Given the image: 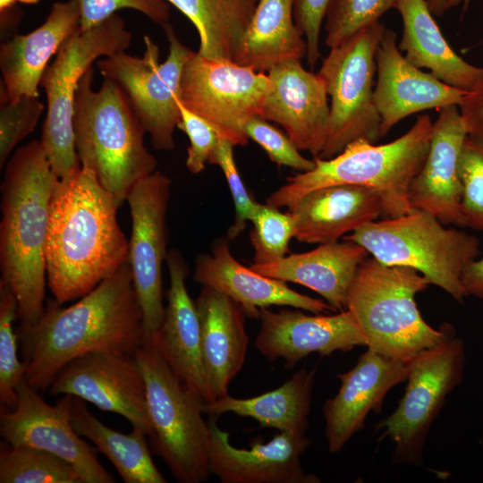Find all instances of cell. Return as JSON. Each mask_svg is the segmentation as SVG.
<instances>
[{
	"label": "cell",
	"mask_w": 483,
	"mask_h": 483,
	"mask_svg": "<svg viewBox=\"0 0 483 483\" xmlns=\"http://www.w3.org/2000/svg\"><path fill=\"white\" fill-rule=\"evenodd\" d=\"M462 0H447V8L450 9L461 3ZM471 0H463V10H466Z\"/></svg>",
	"instance_id": "681fc988"
},
{
	"label": "cell",
	"mask_w": 483,
	"mask_h": 483,
	"mask_svg": "<svg viewBox=\"0 0 483 483\" xmlns=\"http://www.w3.org/2000/svg\"><path fill=\"white\" fill-rule=\"evenodd\" d=\"M53 173L40 140L15 149L1 183V280L17 301L20 326L36 323L45 309L46 246L54 188Z\"/></svg>",
	"instance_id": "3957f363"
},
{
	"label": "cell",
	"mask_w": 483,
	"mask_h": 483,
	"mask_svg": "<svg viewBox=\"0 0 483 483\" xmlns=\"http://www.w3.org/2000/svg\"><path fill=\"white\" fill-rule=\"evenodd\" d=\"M80 27V12L72 1L52 4L46 21L25 35L13 34L0 47V70L10 102L38 97V86L50 58Z\"/></svg>",
	"instance_id": "484cf974"
},
{
	"label": "cell",
	"mask_w": 483,
	"mask_h": 483,
	"mask_svg": "<svg viewBox=\"0 0 483 483\" xmlns=\"http://www.w3.org/2000/svg\"><path fill=\"white\" fill-rule=\"evenodd\" d=\"M17 0H0V12L4 13L14 6Z\"/></svg>",
	"instance_id": "c3c4849f"
},
{
	"label": "cell",
	"mask_w": 483,
	"mask_h": 483,
	"mask_svg": "<svg viewBox=\"0 0 483 483\" xmlns=\"http://www.w3.org/2000/svg\"><path fill=\"white\" fill-rule=\"evenodd\" d=\"M268 86L264 72L194 52L182 68L179 100L222 139L245 146L249 139L244 126L250 118L261 116Z\"/></svg>",
	"instance_id": "4fadbf2b"
},
{
	"label": "cell",
	"mask_w": 483,
	"mask_h": 483,
	"mask_svg": "<svg viewBox=\"0 0 483 483\" xmlns=\"http://www.w3.org/2000/svg\"><path fill=\"white\" fill-rule=\"evenodd\" d=\"M132 35L117 13L101 23L72 33L46 68L39 86L47 95V115L41 143L53 173L64 179L80 169L74 145L72 118L81 77L100 56L125 51Z\"/></svg>",
	"instance_id": "9c48e42d"
},
{
	"label": "cell",
	"mask_w": 483,
	"mask_h": 483,
	"mask_svg": "<svg viewBox=\"0 0 483 483\" xmlns=\"http://www.w3.org/2000/svg\"><path fill=\"white\" fill-rule=\"evenodd\" d=\"M315 369L301 368L278 388L251 398H235L228 394L203 403V412L218 417L233 412L257 420L263 428L306 433L309 427Z\"/></svg>",
	"instance_id": "4dcf8cb0"
},
{
	"label": "cell",
	"mask_w": 483,
	"mask_h": 483,
	"mask_svg": "<svg viewBox=\"0 0 483 483\" xmlns=\"http://www.w3.org/2000/svg\"><path fill=\"white\" fill-rule=\"evenodd\" d=\"M208 420L210 432L209 472L222 483H318L314 474L301 468L300 456L309 446L305 433L280 431L267 443H254L250 449L237 448L229 433Z\"/></svg>",
	"instance_id": "d6986e66"
},
{
	"label": "cell",
	"mask_w": 483,
	"mask_h": 483,
	"mask_svg": "<svg viewBox=\"0 0 483 483\" xmlns=\"http://www.w3.org/2000/svg\"><path fill=\"white\" fill-rule=\"evenodd\" d=\"M170 188L169 177L157 170L136 182L126 198L131 217L128 262L143 314V344L152 343L164 318Z\"/></svg>",
	"instance_id": "5bb4252c"
},
{
	"label": "cell",
	"mask_w": 483,
	"mask_h": 483,
	"mask_svg": "<svg viewBox=\"0 0 483 483\" xmlns=\"http://www.w3.org/2000/svg\"><path fill=\"white\" fill-rule=\"evenodd\" d=\"M269 86L261 117L281 125L299 150L322 151L329 118L328 94L321 75L301 60H288L268 71Z\"/></svg>",
	"instance_id": "ac0fdd59"
},
{
	"label": "cell",
	"mask_w": 483,
	"mask_h": 483,
	"mask_svg": "<svg viewBox=\"0 0 483 483\" xmlns=\"http://www.w3.org/2000/svg\"><path fill=\"white\" fill-rule=\"evenodd\" d=\"M433 131L428 114L419 115L402 136L386 144L364 140L348 144L338 155L286 179L266 199L275 208H289L307 193L335 185H360L376 191L382 199L384 218L412 210L409 199L411 181L427 157Z\"/></svg>",
	"instance_id": "277c9868"
},
{
	"label": "cell",
	"mask_w": 483,
	"mask_h": 483,
	"mask_svg": "<svg viewBox=\"0 0 483 483\" xmlns=\"http://www.w3.org/2000/svg\"><path fill=\"white\" fill-rule=\"evenodd\" d=\"M465 361V343L453 328L444 341L409 362L404 394L395 410L376 426L393 444L394 463L422 464L428 432L447 396L462 382Z\"/></svg>",
	"instance_id": "8fae6325"
},
{
	"label": "cell",
	"mask_w": 483,
	"mask_h": 483,
	"mask_svg": "<svg viewBox=\"0 0 483 483\" xmlns=\"http://www.w3.org/2000/svg\"><path fill=\"white\" fill-rule=\"evenodd\" d=\"M250 244L254 250L253 263L269 264L285 257L294 237V220L287 210L258 203L250 220Z\"/></svg>",
	"instance_id": "d590c367"
},
{
	"label": "cell",
	"mask_w": 483,
	"mask_h": 483,
	"mask_svg": "<svg viewBox=\"0 0 483 483\" xmlns=\"http://www.w3.org/2000/svg\"><path fill=\"white\" fill-rule=\"evenodd\" d=\"M482 439H483V433H482Z\"/></svg>",
	"instance_id": "816d5d0a"
},
{
	"label": "cell",
	"mask_w": 483,
	"mask_h": 483,
	"mask_svg": "<svg viewBox=\"0 0 483 483\" xmlns=\"http://www.w3.org/2000/svg\"><path fill=\"white\" fill-rule=\"evenodd\" d=\"M195 26L198 53L207 58L233 60L258 0H167Z\"/></svg>",
	"instance_id": "d6a6232c"
},
{
	"label": "cell",
	"mask_w": 483,
	"mask_h": 483,
	"mask_svg": "<svg viewBox=\"0 0 483 483\" xmlns=\"http://www.w3.org/2000/svg\"><path fill=\"white\" fill-rule=\"evenodd\" d=\"M17 404L0 412V434L12 445H29L70 462L84 483H113L94 447L75 431L71 420L73 396L64 394L55 405L47 403L25 378L17 387Z\"/></svg>",
	"instance_id": "9a60e30c"
},
{
	"label": "cell",
	"mask_w": 483,
	"mask_h": 483,
	"mask_svg": "<svg viewBox=\"0 0 483 483\" xmlns=\"http://www.w3.org/2000/svg\"><path fill=\"white\" fill-rule=\"evenodd\" d=\"M409 363L368 348L352 369L337 374L340 388L323 405L329 453H339L364 428L367 416L379 411L388 391L406 381Z\"/></svg>",
	"instance_id": "44dd1931"
},
{
	"label": "cell",
	"mask_w": 483,
	"mask_h": 483,
	"mask_svg": "<svg viewBox=\"0 0 483 483\" xmlns=\"http://www.w3.org/2000/svg\"><path fill=\"white\" fill-rule=\"evenodd\" d=\"M18 2L28 4H34L38 3L40 0H17Z\"/></svg>",
	"instance_id": "f907efd6"
},
{
	"label": "cell",
	"mask_w": 483,
	"mask_h": 483,
	"mask_svg": "<svg viewBox=\"0 0 483 483\" xmlns=\"http://www.w3.org/2000/svg\"><path fill=\"white\" fill-rule=\"evenodd\" d=\"M71 420L75 431L108 458L125 483L167 482L152 460L142 431L132 428L124 434L108 428L88 410L85 401L74 396Z\"/></svg>",
	"instance_id": "1f68e13d"
},
{
	"label": "cell",
	"mask_w": 483,
	"mask_h": 483,
	"mask_svg": "<svg viewBox=\"0 0 483 483\" xmlns=\"http://www.w3.org/2000/svg\"><path fill=\"white\" fill-rule=\"evenodd\" d=\"M403 30L398 47L418 68H427L435 77L453 87L470 91L480 72L449 46L433 18L427 0H397Z\"/></svg>",
	"instance_id": "f1b7e54d"
},
{
	"label": "cell",
	"mask_w": 483,
	"mask_h": 483,
	"mask_svg": "<svg viewBox=\"0 0 483 483\" xmlns=\"http://www.w3.org/2000/svg\"><path fill=\"white\" fill-rule=\"evenodd\" d=\"M195 304L203 362L215 401L228 394L229 384L245 361L249 344L246 315L239 303L208 286H202Z\"/></svg>",
	"instance_id": "4316f807"
},
{
	"label": "cell",
	"mask_w": 483,
	"mask_h": 483,
	"mask_svg": "<svg viewBox=\"0 0 483 483\" xmlns=\"http://www.w3.org/2000/svg\"><path fill=\"white\" fill-rule=\"evenodd\" d=\"M227 237L212 242L210 252L196 258L194 280L225 293L241 305L246 316L258 318L259 309L290 306L315 314L336 309L318 299L291 289L285 282L267 277L241 264L232 254Z\"/></svg>",
	"instance_id": "cb8c5ba5"
},
{
	"label": "cell",
	"mask_w": 483,
	"mask_h": 483,
	"mask_svg": "<svg viewBox=\"0 0 483 483\" xmlns=\"http://www.w3.org/2000/svg\"><path fill=\"white\" fill-rule=\"evenodd\" d=\"M467 135L459 106L440 108L427 157L409 190L411 208L432 215L445 225L465 227L459 161Z\"/></svg>",
	"instance_id": "7402d4cb"
},
{
	"label": "cell",
	"mask_w": 483,
	"mask_h": 483,
	"mask_svg": "<svg viewBox=\"0 0 483 483\" xmlns=\"http://www.w3.org/2000/svg\"><path fill=\"white\" fill-rule=\"evenodd\" d=\"M168 41L166 59L159 63V47L145 35L142 57L124 51L97 62L103 77L114 80L127 96L143 129L157 150H173L174 129L181 120L179 88L182 68L194 53L177 38L170 23L162 26Z\"/></svg>",
	"instance_id": "7c38bea8"
},
{
	"label": "cell",
	"mask_w": 483,
	"mask_h": 483,
	"mask_svg": "<svg viewBox=\"0 0 483 483\" xmlns=\"http://www.w3.org/2000/svg\"><path fill=\"white\" fill-rule=\"evenodd\" d=\"M386 28L376 53L377 81L373 97L380 115V136L405 117L427 109L459 106L468 92L448 85L410 63Z\"/></svg>",
	"instance_id": "ffe728a7"
},
{
	"label": "cell",
	"mask_w": 483,
	"mask_h": 483,
	"mask_svg": "<svg viewBox=\"0 0 483 483\" xmlns=\"http://www.w3.org/2000/svg\"><path fill=\"white\" fill-rule=\"evenodd\" d=\"M80 12V29L87 30L101 23L117 11L129 8L140 12L161 27L169 23L170 6L165 0H66Z\"/></svg>",
	"instance_id": "b9f144b4"
},
{
	"label": "cell",
	"mask_w": 483,
	"mask_h": 483,
	"mask_svg": "<svg viewBox=\"0 0 483 483\" xmlns=\"http://www.w3.org/2000/svg\"><path fill=\"white\" fill-rule=\"evenodd\" d=\"M438 219L414 209L403 216L369 222L343 240L364 247L386 266L412 268L456 301L467 297L462 275L479 254V240L463 231L444 226Z\"/></svg>",
	"instance_id": "52a82bcc"
},
{
	"label": "cell",
	"mask_w": 483,
	"mask_h": 483,
	"mask_svg": "<svg viewBox=\"0 0 483 483\" xmlns=\"http://www.w3.org/2000/svg\"><path fill=\"white\" fill-rule=\"evenodd\" d=\"M386 28L374 22L338 47L330 48L318 73L330 97L324 148L317 157L331 158L352 141L376 143L380 136V115L375 106L376 53Z\"/></svg>",
	"instance_id": "30bf717a"
},
{
	"label": "cell",
	"mask_w": 483,
	"mask_h": 483,
	"mask_svg": "<svg viewBox=\"0 0 483 483\" xmlns=\"http://www.w3.org/2000/svg\"><path fill=\"white\" fill-rule=\"evenodd\" d=\"M52 395L70 394L124 417L149 438L146 384L134 354L96 352L67 363L55 377Z\"/></svg>",
	"instance_id": "2e32d148"
},
{
	"label": "cell",
	"mask_w": 483,
	"mask_h": 483,
	"mask_svg": "<svg viewBox=\"0 0 483 483\" xmlns=\"http://www.w3.org/2000/svg\"><path fill=\"white\" fill-rule=\"evenodd\" d=\"M429 10L433 15L441 16L447 8V0H427Z\"/></svg>",
	"instance_id": "7dc6e473"
},
{
	"label": "cell",
	"mask_w": 483,
	"mask_h": 483,
	"mask_svg": "<svg viewBox=\"0 0 483 483\" xmlns=\"http://www.w3.org/2000/svg\"><path fill=\"white\" fill-rule=\"evenodd\" d=\"M1 483H84L67 461L29 445H0Z\"/></svg>",
	"instance_id": "836d02e7"
},
{
	"label": "cell",
	"mask_w": 483,
	"mask_h": 483,
	"mask_svg": "<svg viewBox=\"0 0 483 483\" xmlns=\"http://www.w3.org/2000/svg\"><path fill=\"white\" fill-rule=\"evenodd\" d=\"M47 299L42 316L16 329L24 378L38 392L49 388L71 360L87 353L134 354L143 344V314L128 260L69 306Z\"/></svg>",
	"instance_id": "6da1fadb"
},
{
	"label": "cell",
	"mask_w": 483,
	"mask_h": 483,
	"mask_svg": "<svg viewBox=\"0 0 483 483\" xmlns=\"http://www.w3.org/2000/svg\"><path fill=\"white\" fill-rule=\"evenodd\" d=\"M244 131L248 139L265 150L272 162L300 172L314 168V159L302 157L287 134H284L265 118L259 115L250 118L244 126Z\"/></svg>",
	"instance_id": "60d3db41"
},
{
	"label": "cell",
	"mask_w": 483,
	"mask_h": 483,
	"mask_svg": "<svg viewBox=\"0 0 483 483\" xmlns=\"http://www.w3.org/2000/svg\"><path fill=\"white\" fill-rule=\"evenodd\" d=\"M294 220V239L303 243L338 242L383 215L379 194L360 185L312 191L287 208Z\"/></svg>",
	"instance_id": "d4e9b609"
},
{
	"label": "cell",
	"mask_w": 483,
	"mask_h": 483,
	"mask_svg": "<svg viewBox=\"0 0 483 483\" xmlns=\"http://www.w3.org/2000/svg\"><path fill=\"white\" fill-rule=\"evenodd\" d=\"M331 0H295L293 18L296 26L302 33L306 44L307 62L313 69L320 57V28Z\"/></svg>",
	"instance_id": "ee69618b"
},
{
	"label": "cell",
	"mask_w": 483,
	"mask_h": 483,
	"mask_svg": "<svg viewBox=\"0 0 483 483\" xmlns=\"http://www.w3.org/2000/svg\"><path fill=\"white\" fill-rule=\"evenodd\" d=\"M260 327L255 345L269 360L282 359L292 369L310 353L328 356L367 346V338L349 309L332 315H308L288 309L277 312L259 309Z\"/></svg>",
	"instance_id": "e0dca14e"
},
{
	"label": "cell",
	"mask_w": 483,
	"mask_h": 483,
	"mask_svg": "<svg viewBox=\"0 0 483 483\" xmlns=\"http://www.w3.org/2000/svg\"><path fill=\"white\" fill-rule=\"evenodd\" d=\"M459 174L465 227L483 230V139L466 136L460 155Z\"/></svg>",
	"instance_id": "74e56055"
},
{
	"label": "cell",
	"mask_w": 483,
	"mask_h": 483,
	"mask_svg": "<svg viewBox=\"0 0 483 483\" xmlns=\"http://www.w3.org/2000/svg\"><path fill=\"white\" fill-rule=\"evenodd\" d=\"M134 356L146 384L154 453L177 481L207 480L210 432L202 417L203 399L176 377L152 343L142 344Z\"/></svg>",
	"instance_id": "ba28073f"
},
{
	"label": "cell",
	"mask_w": 483,
	"mask_h": 483,
	"mask_svg": "<svg viewBox=\"0 0 483 483\" xmlns=\"http://www.w3.org/2000/svg\"><path fill=\"white\" fill-rule=\"evenodd\" d=\"M468 135L483 139V66L472 89L459 105Z\"/></svg>",
	"instance_id": "f6af8a7d"
},
{
	"label": "cell",
	"mask_w": 483,
	"mask_h": 483,
	"mask_svg": "<svg viewBox=\"0 0 483 483\" xmlns=\"http://www.w3.org/2000/svg\"><path fill=\"white\" fill-rule=\"evenodd\" d=\"M181 120L177 128L189 138L186 167L194 174L201 173L221 139L218 132L207 121L197 115L179 100Z\"/></svg>",
	"instance_id": "7bdbcfd3"
},
{
	"label": "cell",
	"mask_w": 483,
	"mask_h": 483,
	"mask_svg": "<svg viewBox=\"0 0 483 483\" xmlns=\"http://www.w3.org/2000/svg\"><path fill=\"white\" fill-rule=\"evenodd\" d=\"M0 168L5 165L17 144L35 129L45 106L37 97L22 96L10 102L1 83Z\"/></svg>",
	"instance_id": "f35d334b"
},
{
	"label": "cell",
	"mask_w": 483,
	"mask_h": 483,
	"mask_svg": "<svg viewBox=\"0 0 483 483\" xmlns=\"http://www.w3.org/2000/svg\"><path fill=\"white\" fill-rule=\"evenodd\" d=\"M94 68L81 77L74 99V145L82 167L92 171L120 208L142 178L157 171L144 145L146 133L122 88L103 77L92 89Z\"/></svg>",
	"instance_id": "5b68a950"
},
{
	"label": "cell",
	"mask_w": 483,
	"mask_h": 483,
	"mask_svg": "<svg viewBox=\"0 0 483 483\" xmlns=\"http://www.w3.org/2000/svg\"><path fill=\"white\" fill-rule=\"evenodd\" d=\"M462 285L466 296L483 299V257L467 265L462 275Z\"/></svg>",
	"instance_id": "bcb514c9"
},
{
	"label": "cell",
	"mask_w": 483,
	"mask_h": 483,
	"mask_svg": "<svg viewBox=\"0 0 483 483\" xmlns=\"http://www.w3.org/2000/svg\"><path fill=\"white\" fill-rule=\"evenodd\" d=\"M369 252L361 245L343 240L292 253L269 264H250L259 274L305 286L322 296L336 310L347 309V295L361 262Z\"/></svg>",
	"instance_id": "83f0119b"
},
{
	"label": "cell",
	"mask_w": 483,
	"mask_h": 483,
	"mask_svg": "<svg viewBox=\"0 0 483 483\" xmlns=\"http://www.w3.org/2000/svg\"><path fill=\"white\" fill-rule=\"evenodd\" d=\"M233 147L229 140L221 138L208 160L209 164L216 165L221 168L233 200L234 221L226 234L229 241L235 239L245 229L247 221L250 220L258 205V202L250 195L238 172L233 157Z\"/></svg>",
	"instance_id": "ab89813d"
},
{
	"label": "cell",
	"mask_w": 483,
	"mask_h": 483,
	"mask_svg": "<svg viewBox=\"0 0 483 483\" xmlns=\"http://www.w3.org/2000/svg\"><path fill=\"white\" fill-rule=\"evenodd\" d=\"M17 301L11 288L0 279V403L1 411L17 404V387L24 379L25 365L18 358Z\"/></svg>",
	"instance_id": "e575fe53"
},
{
	"label": "cell",
	"mask_w": 483,
	"mask_h": 483,
	"mask_svg": "<svg viewBox=\"0 0 483 483\" xmlns=\"http://www.w3.org/2000/svg\"><path fill=\"white\" fill-rule=\"evenodd\" d=\"M397 0H331L326 18V45L340 46L365 27L379 21Z\"/></svg>",
	"instance_id": "8d00e7d4"
},
{
	"label": "cell",
	"mask_w": 483,
	"mask_h": 483,
	"mask_svg": "<svg viewBox=\"0 0 483 483\" xmlns=\"http://www.w3.org/2000/svg\"><path fill=\"white\" fill-rule=\"evenodd\" d=\"M295 0H258L233 61L257 72L306 56V40L295 24Z\"/></svg>",
	"instance_id": "f546056e"
},
{
	"label": "cell",
	"mask_w": 483,
	"mask_h": 483,
	"mask_svg": "<svg viewBox=\"0 0 483 483\" xmlns=\"http://www.w3.org/2000/svg\"><path fill=\"white\" fill-rule=\"evenodd\" d=\"M119 207L85 167L54 188L46 246L47 284L60 304L78 300L128 260Z\"/></svg>",
	"instance_id": "7a4b0ae2"
},
{
	"label": "cell",
	"mask_w": 483,
	"mask_h": 483,
	"mask_svg": "<svg viewBox=\"0 0 483 483\" xmlns=\"http://www.w3.org/2000/svg\"><path fill=\"white\" fill-rule=\"evenodd\" d=\"M428 285L412 268L386 266L370 255L361 262L348 292L346 309L359 322L368 348L409 363L446 338L454 327L449 323L437 329L430 326L418 309L415 296Z\"/></svg>",
	"instance_id": "8992f818"
},
{
	"label": "cell",
	"mask_w": 483,
	"mask_h": 483,
	"mask_svg": "<svg viewBox=\"0 0 483 483\" xmlns=\"http://www.w3.org/2000/svg\"><path fill=\"white\" fill-rule=\"evenodd\" d=\"M165 263L170 285L162 324L152 344L176 377L204 402H213L201 351L200 323L195 301L188 293V267L182 253L170 250Z\"/></svg>",
	"instance_id": "603a6c76"
}]
</instances>
